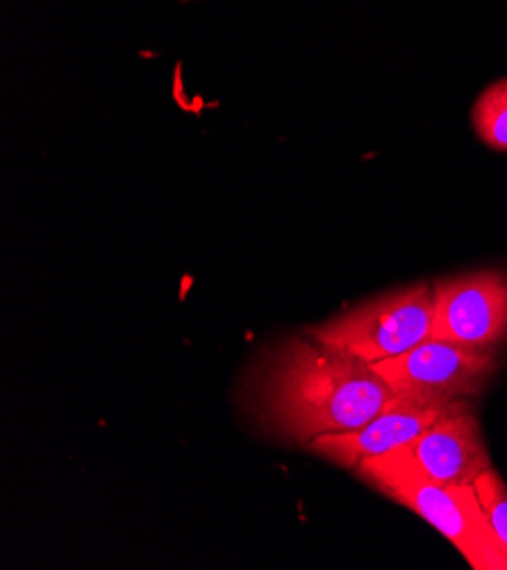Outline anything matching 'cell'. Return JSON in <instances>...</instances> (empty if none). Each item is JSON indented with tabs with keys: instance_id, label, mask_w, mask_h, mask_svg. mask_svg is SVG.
<instances>
[{
	"instance_id": "3957f363",
	"label": "cell",
	"mask_w": 507,
	"mask_h": 570,
	"mask_svg": "<svg viewBox=\"0 0 507 570\" xmlns=\"http://www.w3.org/2000/svg\"><path fill=\"white\" fill-rule=\"evenodd\" d=\"M432 314V282H417L360 303L332 321L308 330V334L330 348L376 364L403 355L430 338Z\"/></svg>"
},
{
	"instance_id": "9c48e42d",
	"label": "cell",
	"mask_w": 507,
	"mask_h": 570,
	"mask_svg": "<svg viewBox=\"0 0 507 570\" xmlns=\"http://www.w3.org/2000/svg\"><path fill=\"white\" fill-rule=\"evenodd\" d=\"M474 487L500 546L507 552V484L503 482L498 471L489 466L482 475H478Z\"/></svg>"
},
{
	"instance_id": "ba28073f",
	"label": "cell",
	"mask_w": 507,
	"mask_h": 570,
	"mask_svg": "<svg viewBox=\"0 0 507 570\" xmlns=\"http://www.w3.org/2000/svg\"><path fill=\"white\" fill-rule=\"evenodd\" d=\"M474 128L485 146L507 153V78L480 94L474 105Z\"/></svg>"
},
{
	"instance_id": "7a4b0ae2",
	"label": "cell",
	"mask_w": 507,
	"mask_h": 570,
	"mask_svg": "<svg viewBox=\"0 0 507 570\" xmlns=\"http://www.w3.org/2000/svg\"><path fill=\"white\" fill-rule=\"evenodd\" d=\"M353 473L439 530L471 568L507 570V552L485 514L474 484H441L430 480L417 469L406 448L364 460Z\"/></svg>"
},
{
	"instance_id": "8992f818",
	"label": "cell",
	"mask_w": 507,
	"mask_h": 570,
	"mask_svg": "<svg viewBox=\"0 0 507 570\" xmlns=\"http://www.w3.org/2000/svg\"><path fill=\"white\" fill-rule=\"evenodd\" d=\"M456 405L458 401L426 403L415 401V397L393 395L391 403L367 425L351 432L316 436L303 448L321 460L355 471V466L364 460L380 458V454L410 445L426 428H430Z\"/></svg>"
},
{
	"instance_id": "52a82bcc",
	"label": "cell",
	"mask_w": 507,
	"mask_h": 570,
	"mask_svg": "<svg viewBox=\"0 0 507 570\" xmlns=\"http://www.w3.org/2000/svg\"><path fill=\"white\" fill-rule=\"evenodd\" d=\"M403 448L423 475L441 484H474L491 466L471 397H462Z\"/></svg>"
},
{
	"instance_id": "6da1fadb",
	"label": "cell",
	"mask_w": 507,
	"mask_h": 570,
	"mask_svg": "<svg viewBox=\"0 0 507 570\" xmlns=\"http://www.w3.org/2000/svg\"><path fill=\"white\" fill-rule=\"evenodd\" d=\"M253 391L262 425L301 445L367 425L397 395L373 364L310 334L271 351L257 366Z\"/></svg>"
},
{
	"instance_id": "5b68a950",
	"label": "cell",
	"mask_w": 507,
	"mask_h": 570,
	"mask_svg": "<svg viewBox=\"0 0 507 570\" xmlns=\"http://www.w3.org/2000/svg\"><path fill=\"white\" fill-rule=\"evenodd\" d=\"M430 338L478 351H498L507 341V271L487 268L435 279Z\"/></svg>"
},
{
	"instance_id": "277c9868",
	"label": "cell",
	"mask_w": 507,
	"mask_h": 570,
	"mask_svg": "<svg viewBox=\"0 0 507 570\" xmlns=\"http://www.w3.org/2000/svg\"><path fill=\"white\" fill-rule=\"evenodd\" d=\"M373 368L397 395L426 403H450L480 395L498 368V357L496 351L426 338L403 355L376 362Z\"/></svg>"
}]
</instances>
